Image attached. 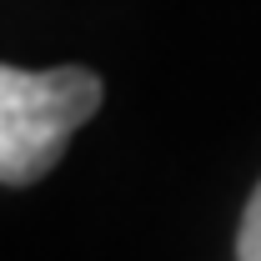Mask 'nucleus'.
Here are the masks:
<instances>
[{
    "instance_id": "obj_1",
    "label": "nucleus",
    "mask_w": 261,
    "mask_h": 261,
    "mask_svg": "<svg viewBox=\"0 0 261 261\" xmlns=\"http://www.w3.org/2000/svg\"><path fill=\"white\" fill-rule=\"evenodd\" d=\"M100 111V75L81 65H0V186H31L65 156L70 136Z\"/></svg>"
},
{
    "instance_id": "obj_2",
    "label": "nucleus",
    "mask_w": 261,
    "mask_h": 261,
    "mask_svg": "<svg viewBox=\"0 0 261 261\" xmlns=\"http://www.w3.org/2000/svg\"><path fill=\"white\" fill-rule=\"evenodd\" d=\"M236 261H261V186L246 201V216H241V236H236Z\"/></svg>"
}]
</instances>
